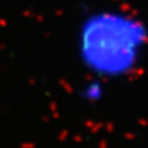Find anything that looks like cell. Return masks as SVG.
Wrapping results in <instances>:
<instances>
[{
    "label": "cell",
    "instance_id": "obj_2",
    "mask_svg": "<svg viewBox=\"0 0 148 148\" xmlns=\"http://www.w3.org/2000/svg\"><path fill=\"white\" fill-rule=\"evenodd\" d=\"M106 86L108 83L104 80L88 77L86 80L79 86V98L89 105H96L104 100L106 95Z\"/></svg>",
    "mask_w": 148,
    "mask_h": 148
},
{
    "label": "cell",
    "instance_id": "obj_1",
    "mask_svg": "<svg viewBox=\"0 0 148 148\" xmlns=\"http://www.w3.org/2000/svg\"><path fill=\"white\" fill-rule=\"evenodd\" d=\"M148 43L145 24L114 6L82 15L74 32V53L88 77L117 82L130 77L142 61Z\"/></svg>",
    "mask_w": 148,
    "mask_h": 148
}]
</instances>
